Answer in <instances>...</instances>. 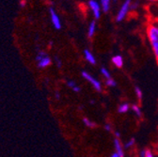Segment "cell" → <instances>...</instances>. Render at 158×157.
Here are the masks:
<instances>
[{
    "label": "cell",
    "instance_id": "obj_1",
    "mask_svg": "<svg viewBox=\"0 0 158 157\" xmlns=\"http://www.w3.org/2000/svg\"><path fill=\"white\" fill-rule=\"evenodd\" d=\"M147 37L155 56V60L158 63V25L156 24H149L147 27Z\"/></svg>",
    "mask_w": 158,
    "mask_h": 157
},
{
    "label": "cell",
    "instance_id": "obj_2",
    "mask_svg": "<svg viewBox=\"0 0 158 157\" xmlns=\"http://www.w3.org/2000/svg\"><path fill=\"white\" fill-rule=\"evenodd\" d=\"M131 3H132V0H125L123 2V4L122 5V7L120 8V10H118L117 13V16H116L117 22H122L126 18L129 11L131 10Z\"/></svg>",
    "mask_w": 158,
    "mask_h": 157
},
{
    "label": "cell",
    "instance_id": "obj_3",
    "mask_svg": "<svg viewBox=\"0 0 158 157\" xmlns=\"http://www.w3.org/2000/svg\"><path fill=\"white\" fill-rule=\"evenodd\" d=\"M81 74H82V77L84 78L85 80H87L88 82H89L90 84H91V86L97 90V91H99V92H101L102 91V89H103V86H102V83L99 81L98 79H96L95 77H93L89 72H86V71H83L82 72H81Z\"/></svg>",
    "mask_w": 158,
    "mask_h": 157
},
{
    "label": "cell",
    "instance_id": "obj_4",
    "mask_svg": "<svg viewBox=\"0 0 158 157\" xmlns=\"http://www.w3.org/2000/svg\"><path fill=\"white\" fill-rule=\"evenodd\" d=\"M88 6H89V10H91V12H92L94 18L98 20V19L101 17L102 10H103L100 2H98L97 0H89Z\"/></svg>",
    "mask_w": 158,
    "mask_h": 157
},
{
    "label": "cell",
    "instance_id": "obj_5",
    "mask_svg": "<svg viewBox=\"0 0 158 157\" xmlns=\"http://www.w3.org/2000/svg\"><path fill=\"white\" fill-rule=\"evenodd\" d=\"M49 13H50V19H51V23L53 25V27L56 29L59 30L61 28V20L59 16L57 15V13L55 11L54 8H50L49 9Z\"/></svg>",
    "mask_w": 158,
    "mask_h": 157
},
{
    "label": "cell",
    "instance_id": "obj_6",
    "mask_svg": "<svg viewBox=\"0 0 158 157\" xmlns=\"http://www.w3.org/2000/svg\"><path fill=\"white\" fill-rule=\"evenodd\" d=\"M114 148H115V151H117L120 154V157L124 156V147L123 146L118 137H115L114 138Z\"/></svg>",
    "mask_w": 158,
    "mask_h": 157
},
{
    "label": "cell",
    "instance_id": "obj_7",
    "mask_svg": "<svg viewBox=\"0 0 158 157\" xmlns=\"http://www.w3.org/2000/svg\"><path fill=\"white\" fill-rule=\"evenodd\" d=\"M51 63H52V60L48 55H46L42 58L41 60H39L37 62V66L40 69H44V68H47L48 66H50Z\"/></svg>",
    "mask_w": 158,
    "mask_h": 157
},
{
    "label": "cell",
    "instance_id": "obj_8",
    "mask_svg": "<svg viewBox=\"0 0 158 157\" xmlns=\"http://www.w3.org/2000/svg\"><path fill=\"white\" fill-rule=\"evenodd\" d=\"M112 63L117 68H122L123 66V57L121 55H116L112 57Z\"/></svg>",
    "mask_w": 158,
    "mask_h": 157
},
{
    "label": "cell",
    "instance_id": "obj_9",
    "mask_svg": "<svg viewBox=\"0 0 158 157\" xmlns=\"http://www.w3.org/2000/svg\"><path fill=\"white\" fill-rule=\"evenodd\" d=\"M84 57H85V60L88 62H89L90 64H92V65L96 64V58L89 50H88V49L84 50Z\"/></svg>",
    "mask_w": 158,
    "mask_h": 157
},
{
    "label": "cell",
    "instance_id": "obj_10",
    "mask_svg": "<svg viewBox=\"0 0 158 157\" xmlns=\"http://www.w3.org/2000/svg\"><path fill=\"white\" fill-rule=\"evenodd\" d=\"M131 108V105L128 103H123L122 105H118V112L120 114H125L129 111V109Z\"/></svg>",
    "mask_w": 158,
    "mask_h": 157
},
{
    "label": "cell",
    "instance_id": "obj_11",
    "mask_svg": "<svg viewBox=\"0 0 158 157\" xmlns=\"http://www.w3.org/2000/svg\"><path fill=\"white\" fill-rule=\"evenodd\" d=\"M67 86L73 90V91H74V92H80L81 91V88L79 87L74 81H73V80H68L67 81Z\"/></svg>",
    "mask_w": 158,
    "mask_h": 157
},
{
    "label": "cell",
    "instance_id": "obj_12",
    "mask_svg": "<svg viewBox=\"0 0 158 157\" xmlns=\"http://www.w3.org/2000/svg\"><path fill=\"white\" fill-rule=\"evenodd\" d=\"M95 32H96V22L92 21V22H90V24L89 26V28H88V36H89V38H92L95 35Z\"/></svg>",
    "mask_w": 158,
    "mask_h": 157
},
{
    "label": "cell",
    "instance_id": "obj_13",
    "mask_svg": "<svg viewBox=\"0 0 158 157\" xmlns=\"http://www.w3.org/2000/svg\"><path fill=\"white\" fill-rule=\"evenodd\" d=\"M100 4L102 6L103 11L107 12L110 10V5H111V0H100Z\"/></svg>",
    "mask_w": 158,
    "mask_h": 157
},
{
    "label": "cell",
    "instance_id": "obj_14",
    "mask_svg": "<svg viewBox=\"0 0 158 157\" xmlns=\"http://www.w3.org/2000/svg\"><path fill=\"white\" fill-rule=\"evenodd\" d=\"M131 109H132V111L135 113V115L137 118H141L142 117V110H141V108H140L139 105H131Z\"/></svg>",
    "mask_w": 158,
    "mask_h": 157
},
{
    "label": "cell",
    "instance_id": "obj_15",
    "mask_svg": "<svg viewBox=\"0 0 158 157\" xmlns=\"http://www.w3.org/2000/svg\"><path fill=\"white\" fill-rule=\"evenodd\" d=\"M139 156H141V157H153V153L150 149H143L140 151Z\"/></svg>",
    "mask_w": 158,
    "mask_h": 157
},
{
    "label": "cell",
    "instance_id": "obj_16",
    "mask_svg": "<svg viewBox=\"0 0 158 157\" xmlns=\"http://www.w3.org/2000/svg\"><path fill=\"white\" fill-rule=\"evenodd\" d=\"M83 123L85 124V126H87L89 128H95L96 127V123L94 122H92L91 120L88 119V118H84V119H83Z\"/></svg>",
    "mask_w": 158,
    "mask_h": 157
},
{
    "label": "cell",
    "instance_id": "obj_17",
    "mask_svg": "<svg viewBox=\"0 0 158 157\" xmlns=\"http://www.w3.org/2000/svg\"><path fill=\"white\" fill-rule=\"evenodd\" d=\"M135 93L137 97V99L141 101L142 100V98H143V92H142V89L139 88V87H135Z\"/></svg>",
    "mask_w": 158,
    "mask_h": 157
},
{
    "label": "cell",
    "instance_id": "obj_18",
    "mask_svg": "<svg viewBox=\"0 0 158 157\" xmlns=\"http://www.w3.org/2000/svg\"><path fill=\"white\" fill-rule=\"evenodd\" d=\"M101 73L102 75L106 78V79H108V78H111V74L109 72V71L106 68H101Z\"/></svg>",
    "mask_w": 158,
    "mask_h": 157
},
{
    "label": "cell",
    "instance_id": "obj_19",
    "mask_svg": "<svg viewBox=\"0 0 158 157\" xmlns=\"http://www.w3.org/2000/svg\"><path fill=\"white\" fill-rule=\"evenodd\" d=\"M135 138H130V139L123 145V147H124V149H130V148H132V147L135 145Z\"/></svg>",
    "mask_w": 158,
    "mask_h": 157
},
{
    "label": "cell",
    "instance_id": "obj_20",
    "mask_svg": "<svg viewBox=\"0 0 158 157\" xmlns=\"http://www.w3.org/2000/svg\"><path fill=\"white\" fill-rule=\"evenodd\" d=\"M106 85L107 87L113 88V87H116L117 83H116V81L113 79V78L111 77V78H108V79L106 80Z\"/></svg>",
    "mask_w": 158,
    "mask_h": 157
},
{
    "label": "cell",
    "instance_id": "obj_21",
    "mask_svg": "<svg viewBox=\"0 0 158 157\" xmlns=\"http://www.w3.org/2000/svg\"><path fill=\"white\" fill-rule=\"evenodd\" d=\"M55 62L57 66V68H61L62 67V62H61V60L60 58H58L57 56H55Z\"/></svg>",
    "mask_w": 158,
    "mask_h": 157
},
{
    "label": "cell",
    "instance_id": "obj_22",
    "mask_svg": "<svg viewBox=\"0 0 158 157\" xmlns=\"http://www.w3.org/2000/svg\"><path fill=\"white\" fill-rule=\"evenodd\" d=\"M105 130H106L107 132H111L112 131V125L109 124V123L105 124Z\"/></svg>",
    "mask_w": 158,
    "mask_h": 157
},
{
    "label": "cell",
    "instance_id": "obj_23",
    "mask_svg": "<svg viewBox=\"0 0 158 157\" xmlns=\"http://www.w3.org/2000/svg\"><path fill=\"white\" fill-rule=\"evenodd\" d=\"M55 97H56V100H59V99H60V93H59L58 91H56Z\"/></svg>",
    "mask_w": 158,
    "mask_h": 157
},
{
    "label": "cell",
    "instance_id": "obj_24",
    "mask_svg": "<svg viewBox=\"0 0 158 157\" xmlns=\"http://www.w3.org/2000/svg\"><path fill=\"white\" fill-rule=\"evenodd\" d=\"M111 157H120V154H118L117 151H114L111 153Z\"/></svg>",
    "mask_w": 158,
    "mask_h": 157
},
{
    "label": "cell",
    "instance_id": "obj_25",
    "mask_svg": "<svg viewBox=\"0 0 158 157\" xmlns=\"http://www.w3.org/2000/svg\"><path fill=\"white\" fill-rule=\"evenodd\" d=\"M20 6H21L22 8H25V6H26V2L24 1V0H21V1H20Z\"/></svg>",
    "mask_w": 158,
    "mask_h": 157
},
{
    "label": "cell",
    "instance_id": "obj_26",
    "mask_svg": "<svg viewBox=\"0 0 158 157\" xmlns=\"http://www.w3.org/2000/svg\"><path fill=\"white\" fill-rule=\"evenodd\" d=\"M120 136H121V134L118 133V132H115V137H118L120 138Z\"/></svg>",
    "mask_w": 158,
    "mask_h": 157
},
{
    "label": "cell",
    "instance_id": "obj_27",
    "mask_svg": "<svg viewBox=\"0 0 158 157\" xmlns=\"http://www.w3.org/2000/svg\"><path fill=\"white\" fill-rule=\"evenodd\" d=\"M148 1H150V2H157L158 0H148Z\"/></svg>",
    "mask_w": 158,
    "mask_h": 157
}]
</instances>
